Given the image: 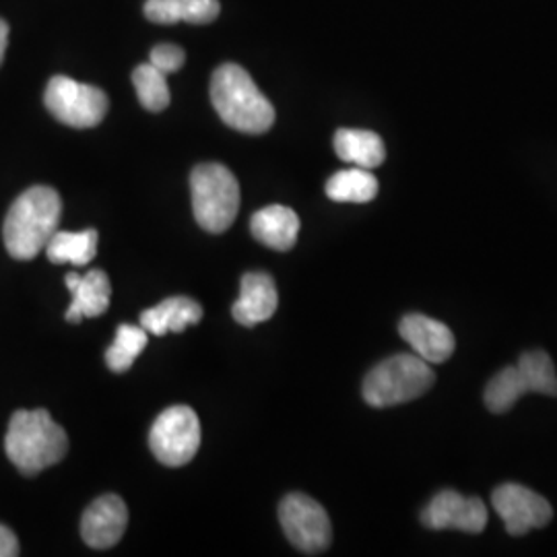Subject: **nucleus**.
<instances>
[{
    "instance_id": "24",
    "label": "nucleus",
    "mask_w": 557,
    "mask_h": 557,
    "mask_svg": "<svg viewBox=\"0 0 557 557\" xmlns=\"http://www.w3.org/2000/svg\"><path fill=\"white\" fill-rule=\"evenodd\" d=\"M184 60H186V54H184V50L180 46L160 44V46H156L151 50L149 62L156 69H160L163 75H172V73H178L180 69L184 66Z\"/></svg>"
},
{
    "instance_id": "11",
    "label": "nucleus",
    "mask_w": 557,
    "mask_h": 557,
    "mask_svg": "<svg viewBox=\"0 0 557 557\" xmlns=\"http://www.w3.org/2000/svg\"><path fill=\"white\" fill-rule=\"evenodd\" d=\"M421 524L430 531L479 535L487 527V508L483 499L467 498L455 490H442L421 510Z\"/></svg>"
},
{
    "instance_id": "7",
    "label": "nucleus",
    "mask_w": 557,
    "mask_h": 557,
    "mask_svg": "<svg viewBox=\"0 0 557 557\" xmlns=\"http://www.w3.org/2000/svg\"><path fill=\"white\" fill-rule=\"evenodd\" d=\"M44 103L54 119L73 128H94L106 119L110 101L96 85H85L79 81L57 75L52 77Z\"/></svg>"
},
{
    "instance_id": "10",
    "label": "nucleus",
    "mask_w": 557,
    "mask_h": 557,
    "mask_svg": "<svg viewBox=\"0 0 557 557\" xmlns=\"http://www.w3.org/2000/svg\"><path fill=\"white\" fill-rule=\"evenodd\" d=\"M492 504L506 531L515 537H522L533 529H543L554 518L552 504L520 483H504L496 487Z\"/></svg>"
},
{
    "instance_id": "13",
    "label": "nucleus",
    "mask_w": 557,
    "mask_h": 557,
    "mask_svg": "<svg viewBox=\"0 0 557 557\" xmlns=\"http://www.w3.org/2000/svg\"><path fill=\"white\" fill-rule=\"evenodd\" d=\"M398 333L409 343L416 356L428 363H444L457 347L453 331L444 322L425 314H407L398 324Z\"/></svg>"
},
{
    "instance_id": "18",
    "label": "nucleus",
    "mask_w": 557,
    "mask_h": 557,
    "mask_svg": "<svg viewBox=\"0 0 557 557\" xmlns=\"http://www.w3.org/2000/svg\"><path fill=\"white\" fill-rule=\"evenodd\" d=\"M335 153L338 160L363 170H374L386 160V147L372 131L341 128L335 133Z\"/></svg>"
},
{
    "instance_id": "8",
    "label": "nucleus",
    "mask_w": 557,
    "mask_h": 557,
    "mask_svg": "<svg viewBox=\"0 0 557 557\" xmlns=\"http://www.w3.org/2000/svg\"><path fill=\"white\" fill-rule=\"evenodd\" d=\"M151 453L165 467H184L200 448V421L186 405L170 407L153 421L149 432Z\"/></svg>"
},
{
    "instance_id": "3",
    "label": "nucleus",
    "mask_w": 557,
    "mask_h": 557,
    "mask_svg": "<svg viewBox=\"0 0 557 557\" xmlns=\"http://www.w3.org/2000/svg\"><path fill=\"white\" fill-rule=\"evenodd\" d=\"M4 450L20 473L32 478L66 457L69 438L46 409L17 411L9 423Z\"/></svg>"
},
{
    "instance_id": "9",
    "label": "nucleus",
    "mask_w": 557,
    "mask_h": 557,
    "mask_svg": "<svg viewBox=\"0 0 557 557\" xmlns=\"http://www.w3.org/2000/svg\"><path fill=\"white\" fill-rule=\"evenodd\" d=\"M278 520L285 537L301 554L317 556L329 549L333 527L326 510L317 499L304 494H289L278 504Z\"/></svg>"
},
{
    "instance_id": "25",
    "label": "nucleus",
    "mask_w": 557,
    "mask_h": 557,
    "mask_svg": "<svg viewBox=\"0 0 557 557\" xmlns=\"http://www.w3.org/2000/svg\"><path fill=\"white\" fill-rule=\"evenodd\" d=\"M15 556H20V541L9 527L0 524V557Z\"/></svg>"
},
{
    "instance_id": "5",
    "label": "nucleus",
    "mask_w": 557,
    "mask_h": 557,
    "mask_svg": "<svg viewBox=\"0 0 557 557\" xmlns=\"http://www.w3.org/2000/svg\"><path fill=\"white\" fill-rule=\"evenodd\" d=\"M529 393H539L547 397L557 395L556 366L541 349L522 354L517 366L504 368L490 380V384L485 386L483 400L492 413L502 416L517 405L518 398Z\"/></svg>"
},
{
    "instance_id": "15",
    "label": "nucleus",
    "mask_w": 557,
    "mask_h": 557,
    "mask_svg": "<svg viewBox=\"0 0 557 557\" xmlns=\"http://www.w3.org/2000/svg\"><path fill=\"white\" fill-rule=\"evenodd\" d=\"M278 294L275 281L267 273H246L242 277V294L232 314L242 326H257L273 319L277 312Z\"/></svg>"
},
{
    "instance_id": "4",
    "label": "nucleus",
    "mask_w": 557,
    "mask_h": 557,
    "mask_svg": "<svg viewBox=\"0 0 557 557\" xmlns=\"http://www.w3.org/2000/svg\"><path fill=\"white\" fill-rule=\"evenodd\" d=\"M436 382V374L425 359L416 354H397L380 361L363 380V400L370 407L386 409L425 395Z\"/></svg>"
},
{
    "instance_id": "19",
    "label": "nucleus",
    "mask_w": 557,
    "mask_h": 557,
    "mask_svg": "<svg viewBox=\"0 0 557 557\" xmlns=\"http://www.w3.org/2000/svg\"><path fill=\"white\" fill-rule=\"evenodd\" d=\"M220 9V0H147L145 17L160 25L178 21L205 25L218 20Z\"/></svg>"
},
{
    "instance_id": "20",
    "label": "nucleus",
    "mask_w": 557,
    "mask_h": 557,
    "mask_svg": "<svg viewBox=\"0 0 557 557\" xmlns=\"http://www.w3.org/2000/svg\"><path fill=\"white\" fill-rule=\"evenodd\" d=\"M98 232L85 230V232H57L48 246L46 255L54 264H75L87 267L98 255Z\"/></svg>"
},
{
    "instance_id": "17",
    "label": "nucleus",
    "mask_w": 557,
    "mask_h": 557,
    "mask_svg": "<svg viewBox=\"0 0 557 557\" xmlns=\"http://www.w3.org/2000/svg\"><path fill=\"white\" fill-rule=\"evenodd\" d=\"M202 308L190 298H168L140 314V326L149 335L163 337L168 333H182L184 329L199 324Z\"/></svg>"
},
{
    "instance_id": "16",
    "label": "nucleus",
    "mask_w": 557,
    "mask_h": 557,
    "mask_svg": "<svg viewBox=\"0 0 557 557\" xmlns=\"http://www.w3.org/2000/svg\"><path fill=\"white\" fill-rule=\"evenodd\" d=\"M250 230L252 236L267 248H273L278 252L292 250L298 242V213L283 205H269L252 215Z\"/></svg>"
},
{
    "instance_id": "6",
    "label": "nucleus",
    "mask_w": 557,
    "mask_h": 557,
    "mask_svg": "<svg viewBox=\"0 0 557 557\" xmlns=\"http://www.w3.org/2000/svg\"><path fill=\"white\" fill-rule=\"evenodd\" d=\"M193 209L200 227L221 234L238 218L239 184L221 163H200L190 176Z\"/></svg>"
},
{
    "instance_id": "1",
    "label": "nucleus",
    "mask_w": 557,
    "mask_h": 557,
    "mask_svg": "<svg viewBox=\"0 0 557 557\" xmlns=\"http://www.w3.org/2000/svg\"><path fill=\"white\" fill-rule=\"evenodd\" d=\"M62 200L50 186H32L7 213L2 238L7 252L17 260H32L46 250L59 232Z\"/></svg>"
},
{
    "instance_id": "21",
    "label": "nucleus",
    "mask_w": 557,
    "mask_h": 557,
    "mask_svg": "<svg viewBox=\"0 0 557 557\" xmlns=\"http://www.w3.org/2000/svg\"><path fill=\"white\" fill-rule=\"evenodd\" d=\"M324 190L335 202H370L379 195V180L370 170L349 168L331 176Z\"/></svg>"
},
{
    "instance_id": "12",
    "label": "nucleus",
    "mask_w": 557,
    "mask_h": 557,
    "mask_svg": "<svg viewBox=\"0 0 557 557\" xmlns=\"http://www.w3.org/2000/svg\"><path fill=\"white\" fill-rule=\"evenodd\" d=\"M128 524L126 504L114 496L96 499L81 518V537L94 549H108L119 543Z\"/></svg>"
},
{
    "instance_id": "22",
    "label": "nucleus",
    "mask_w": 557,
    "mask_h": 557,
    "mask_svg": "<svg viewBox=\"0 0 557 557\" xmlns=\"http://www.w3.org/2000/svg\"><path fill=\"white\" fill-rule=\"evenodd\" d=\"M147 335L149 333L140 324H120L114 343L106 351L108 368L116 374L131 370L135 359L139 358L143 349L147 347Z\"/></svg>"
},
{
    "instance_id": "14",
    "label": "nucleus",
    "mask_w": 557,
    "mask_h": 557,
    "mask_svg": "<svg viewBox=\"0 0 557 557\" xmlns=\"http://www.w3.org/2000/svg\"><path fill=\"white\" fill-rule=\"evenodd\" d=\"M64 281L73 294V301L66 310L69 322L77 324L83 319H98L110 308L112 285L101 269H91L87 275L73 271Z\"/></svg>"
},
{
    "instance_id": "26",
    "label": "nucleus",
    "mask_w": 557,
    "mask_h": 557,
    "mask_svg": "<svg viewBox=\"0 0 557 557\" xmlns=\"http://www.w3.org/2000/svg\"><path fill=\"white\" fill-rule=\"evenodd\" d=\"M7 46H9V25L7 21L0 20V64L7 54Z\"/></svg>"
},
{
    "instance_id": "2",
    "label": "nucleus",
    "mask_w": 557,
    "mask_h": 557,
    "mask_svg": "<svg viewBox=\"0 0 557 557\" xmlns=\"http://www.w3.org/2000/svg\"><path fill=\"white\" fill-rule=\"evenodd\" d=\"M211 101L220 119L246 135H262L275 124V108L246 69L221 64L211 79Z\"/></svg>"
},
{
    "instance_id": "23",
    "label": "nucleus",
    "mask_w": 557,
    "mask_h": 557,
    "mask_svg": "<svg viewBox=\"0 0 557 557\" xmlns=\"http://www.w3.org/2000/svg\"><path fill=\"white\" fill-rule=\"evenodd\" d=\"M165 77L168 75H163L151 62L139 64L135 69L133 85L137 89V96L145 110L161 112L170 106V87Z\"/></svg>"
}]
</instances>
